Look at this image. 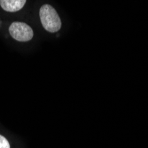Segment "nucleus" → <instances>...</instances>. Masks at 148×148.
I'll return each mask as SVG.
<instances>
[{
  "label": "nucleus",
  "mask_w": 148,
  "mask_h": 148,
  "mask_svg": "<svg viewBox=\"0 0 148 148\" xmlns=\"http://www.w3.org/2000/svg\"><path fill=\"white\" fill-rule=\"evenodd\" d=\"M10 35L20 42H28L32 39L34 33L30 27L23 22H13L9 28Z\"/></svg>",
  "instance_id": "f03ea898"
},
{
  "label": "nucleus",
  "mask_w": 148,
  "mask_h": 148,
  "mask_svg": "<svg viewBox=\"0 0 148 148\" xmlns=\"http://www.w3.org/2000/svg\"><path fill=\"white\" fill-rule=\"evenodd\" d=\"M26 0H0V5L7 12L20 11L25 5Z\"/></svg>",
  "instance_id": "7ed1b4c3"
},
{
  "label": "nucleus",
  "mask_w": 148,
  "mask_h": 148,
  "mask_svg": "<svg viewBox=\"0 0 148 148\" xmlns=\"http://www.w3.org/2000/svg\"><path fill=\"white\" fill-rule=\"evenodd\" d=\"M41 23L45 30L51 33L57 32L61 28V21L56 10L50 5H44L39 11Z\"/></svg>",
  "instance_id": "f257e3e1"
},
{
  "label": "nucleus",
  "mask_w": 148,
  "mask_h": 148,
  "mask_svg": "<svg viewBox=\"0 0 148 148\" xmlns=\"http://www.w3.org/2000/svg\"><path fill=\"white\" fill-rule=\"evenodd\" d=\"M0 148H10L8 140L2 135H0Z\"/></svg>",
  "instance_id": "20e7f679"
}]
</instances>
